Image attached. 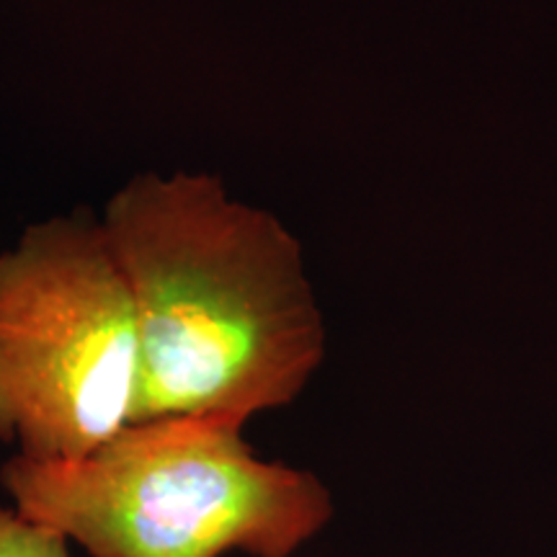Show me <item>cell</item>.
Masks as SVG:
<instances>
[{"label":"cell","instance_id":"obj_1","mask_svg":"<svg viewBox=\"0 0 557 557\" xmlns=\"http://www.w3.org/2000/svg\"><path fill=\"white\" fill-rule=\"evenodd\" d=\"M135 299L129 423L201 418L243 429L287 406L323 357L292 235L212 176H137L101 220Z\"/></svg>","mask_w":557,"mask_h":557},{"label":"cell","instance_id":"obj_2","mask_svg":"<svg viewBox=\"0 0 557 557\" xmlns=\"http://www.w3.org/2000/svg\"><path fill=\"white\" fill-rule=\"evenodd\" d=\"M0 483L21 517L90 557H289L333 511L308 472L261 462L240 429L201 418L129 423L73 462L16 455Z\"/></svg>","mask_w":557,"mask_h":557},{"label":"cell","instance_id":"obj_3","mask_svg":"<svg viewBox=\"0 0 557 557\" xmlns=\"http://www.w3.org/2000/svg\"><path fill=\"white\" fill-rule=\"evenodd\" d=\"M135 299L107 230L58 218L0 256V438L34 462L88 457L129 426Z\"/></svg>","mask_w":557,"mask_h":557},{"label":"cell","instance_id":"obj_4","mask_svg":"<svg viewBox=\"0 0 557 557\" xmlns=\"http://www.w3.org/2000/svg\"><path fill=\"white\" fill-rule=\"evenodd\" d=\"M0 557H70L67 540L52 529L0 508Z\"/></svg>","mask_w":557,"mask_h":557}]
</instances>
